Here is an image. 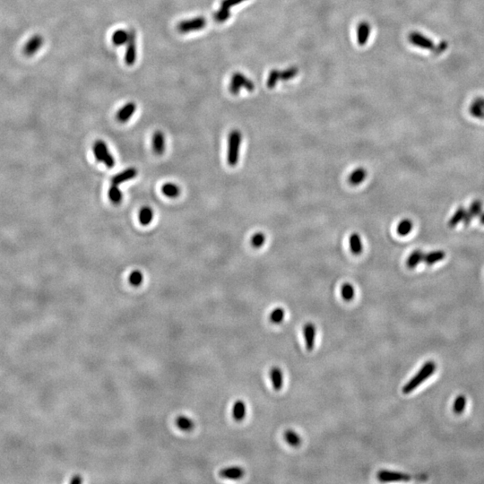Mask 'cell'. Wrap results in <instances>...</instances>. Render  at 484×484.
I'll return each instance as SVG.
<instances>
[{
    "label": "cell",
    "mask_w": 484,
    "mask_h": 484,
    "mask_svg": "<svg viewBox=\"0 0 484 484\" xmlns=\"http://www.w3.org/2000/svg\"><path fill=\"white\" fill-rule=\"evenodd\" d=\"M436 370V364L433 361H428L421 368L415 375L409 380L403 387V394H408L413 390L416 389L419 386L423 384Z\"/></svg>",
    "instance_id": "obj_1"
},
{
    "label": "cell",
    "mask_w": 484,
    "mask_h": 484,
    "mask_svg": "<svg viewBox=\"0 0 484 484\" xmlns=\"http://www.w3.org/2000/svg\"><path fill=\"white\" fill-rule=\"evenodd\" d=\"M408 39L409 42L414 46L421 48L423 49L430 50L432 52L437 53V54L443 52L444 50H446V47H447L446 43L436 44L432 41V39L429 38L427 36L423 35V34H421L419 32H412L411 34H409Z\"/></svg>",
    "instance_id": "obj_2"
},
{
    "label": "cell",
    "mask_w": 484,
    "mask_h": 484,
    "mask_svg": "<svg viewBox=\"0 0 484 484\" xmlns=\"http://www.w3.org/2000/svg\"><path fill=\"white\" fill-rule=\"evenodd\" d=\"M242 143V135L237 129L233 130L228 138V152H227V161L230 166L237 165L240 158V150Z\"/></svg>",
    "instance_id": "obj_3"
},
{
    "label": "cell",
    "mask_w": 484,
    "mask_h": 484,
    "mask_svg": "<svg viewBox=\"0 0 484 484\" xmlns=\"http://www.w3.org/2000/svg\"><path fill=\"white\" fill-rule=\"evenodd\" d=\"M94 154L95 159L100 162H103L108 168H112L115 165L114 157L109 152L106 143L102 140H98L94 145Z\"/></svg>",
    "instance_id": "obj_4"
},
{
    "label": "cell",
    "mask_w": 484,
    "mask_h": 484,
    "mask_svg": "<svg viewBox=\"0 0 484 484\" xmlns=\"http://www.w3.org/2000/svg\"><path fill=\"white\" fill-rule=\"evenodd\" d=\"M242 88H245L248 92H253L255 86L251 80H249L243 74L235 73L232 77L230 84V92L233 95H238Z\"/></svg>",
    "instance_id": "obj_5"
},
{
    "label": "cell",
    "mask_w": 484,
    "mask_h": 484,
    "mask_svg": "<svg viewBox=\"0 0 484 484\" xmlns=\"http://www.w3.org/2000/svg\"><path fill=\"white\" fill-rule=\"evenodd\" d=\"M207 21L203 16L195 17L193 19L184 20L181 21L180 24L177 25V30L181 34H189L194 31H199L201 29L204 28L206 25Z\"/></svg>",
    "instance_id": "obj_6"
},
{
    "label": "cell",
    "mask_w": 484,
    "mask_h": 484,
    "mask_svg": "<svg viewBox=\"0 0 484 484\" xmlns=\"http://www.w3.org/2000/svg\"><path fill=\"white\" fill-rule=\"evenodd\" d=\"M137 60V34L134 30L129 31V38L127 43L125 53V63L128 66H133Z\"/></svg>",
    "instance_id": "obj_7"
},
{
    "label": "cell",
    "mask_w": 484,
    "mask_h": 484,
    "mask_svg": "<svg viewBox=\"0 0 484 484\" xmlns=\"http://www.w3.org/2000/svg\"><path fill=\"white\" fill-rule=\"evenodd\" d=\"M44 39L42 35L36 34L31 37L23 48V53L26 57H33L43 47Z\"/></svg>",
    "instance_id": "obj_8"
},
{
    "label": "cell",
    "mask_w": 484,
    "mask_h": 484,
    "mask_svg": "<svg viewBox=\"0 0 484 484\" xmlns=\"http://www.w3.org/2000/svg\"><path fill=\"white\" fill-rule=\"evenodd\" d=\"M378 479L381 483H390V482H402L409 481L411 477L408 475H404L397 472H390V471H380L377 475Z\"/></svg>",
    "instance_id": "obj_9"
},
{
    "label": "cell",
    "mask_w": 484,
    "mask_h": 484,
    "mask_svg": "<svg viewBox=\"0 0 484 484\" xmlns=\"http://www.w3.org/2000/svg\"><path fill=\"white\" fill-rule=\"evenodd\" d=\"M316 327L313 323H307L303 327V337L305 340V345L308 351H312L315 346L316 340Z\"/></svg>",
    "instance_id": "obj_10"
},
{
    "label": "cell",
    "mask_w": 484,
    "mask_h": 484,
    "mask_svg": "<svg viewBox=\"0 0 484 484\" xmlns=\"http://www.w3.org/2000/svg\"><path fill=\"white\" fill-rule=\"evenodd\" d=\"M137 110V105L133 101L128 102L124 105L121 109L116 114V119L120 123L128 122L130 118L135 114Z\"/></svg>",
    "instance_id": "obj_11"
},
{
    "label": "cell",
    "mask_w": 484,
    "mask_h": 484,
    "mask_svg": "<svg viewBox=\"0 0 484 484\" xmlns=\"http://www.w3.org/2000/svg\"><path fill=\"white\" fill-rule=\"evenodd\" d=\"M138 176V170L136 168H128L125 171L119 172L111 179V183L114 185H119L125 181H130Z\"/></svg>",
    "instance_id": "obj_12"
},
{
    "label": "cell",
    "mask_w": 484,
    "mask_h": 484,
    "mask_svg": "<svg viewBox=\"0 0 484 484\" xmlns=\"http://www.w3.org/2000/svg\"><path fill=\"white\" fill-rule=\"evenodd\" d=\"M244 475H245V471L240 466H230V467L223 468L220 472L221 477L225 479H242Z\"/></svg>",
    "instance_id": "obj_13"
},
{
    "label": "cell",
    "mask_w": 484,
    "mask_h": 484,
    "mask_svg": "<svg viewBox=\"0 0 484 484\" xmlns=\"http://www.w3.org/2000/svg\"><path fill=\"white\" fill-rule=\"evenodd\" d=\"M152 150L157 155H161L165 151V138L161 131H156L152 135Z\"/></svg>",
    "instance_id": "obj_14"
},
{
    "label": "cell",
    "mask_w": 484,
    "mask_h": 484,
    "mask_svg": "<svg viewBox=\"0 0 484 484\" xmlns=\"http://www.w3.org/2000/svg\"><path fill=\"white\" fill-rule=\"evenodd\" d=\"M269 377H270L271 382H272L274 389L276 390V391L282 389V387L284 386V375H283V372H282L280 368L273 367L271 369Z\"/></svg>",
    "instance_id": "obj_15"
},
{
    "label": "cell",
    "mask_w": 484,
    "mask_h": 484,
    "mask_svg": "<svg viewBox=\"0 0 484 484\" xmlns=\"http://www.w3.org/2000/svg\"><path fill=\"white\" fill-rule=\"evenodd\" d=\"M469 111L476 119H484V98L475 99L471 104Z\"/></svg>",
    "instance_id": "obj_16"
},
{
    "label": "cell",
    "mask_w": 484,
    "mask_h": 484,
    "mask_svg": "<svg viewBox=\"0 0 484 484\" xmlns=\"http://www.w3.org/2000/svg\"><path fill=\"white\" fill-rule=\"evenodd\" d=\"M367 178V171L362 167H359L351 172L348 181L351 186L361 185L363 181H365Z\"/></svg>",
    "instance_id": "obj_17"
},
{
    "label": "cell",
    "mask_w": 484,
    "mask_h": 484,
    "mask_svg": "<svg viewBox=\"0 0 484 484\" xmlns=\"http://www.w3.org/2000/svg\"><path fill=\"white\" fill-rule=\"evenodd\" d=\"M482 207H483V204L479 200H476L473 204H471L469 209L466 210V215H465V218L464 220L465 225H468L472 222L473 219L476 217L477 215L481 214Z\"/></svg>",
    "instance_id": "obj_18"
},
{
    "label": "cell",
    "mask_w": 484,
    "mask_h": 484,
    "mask_svg": "<svg viewBox=\"0 0 484 484\" xmlns=\"http://www.w3.org/2000/svg\"><path fill=\"white\" fill-rule=\"evenodd\" d=\"M349 244L352 254L359 256L363 251V243L361 241V236L358 233L351 234L349 239Z\"/></svg>",
    "instance_id": "obj_19"
},
{
    "label": "cell",
    "mask_w": 484,
    "mask_h": 484,
    "mask_svg": "<svg viewBox=\"0 0 484 484\" xmlns=\"http://www.w3.org/2000/svg\"><path fill=\"white\" fill-rule=\"evenodd\" d=\"M445 257H446V253L442 250L429 252L427 254H424L423 262L427 266H432L434 264H437V262L441 261Z\"/></svg>",
    "instance_id": "obj_20"
},
{
    "label": "cell",
    "mask_w": 484,
    "mask_h": 484,
    "mask_svg": "<svg viewBox=\"0 0 484 484\" xmlns=\"http://www.w3.org/2000/svg\"><path fill=\"white\" fill-rule=\"evenodd\" d=\"M247 413V407L245 403L242 400L236 401L233 406V417L237 422H242L244 420Z\"/></svg>",
    "instance_id": "obj_21"
},
{
    "label": "cell",
    "mask_w": 484,
    "mask_h": 484,
    "mask_svg": "<svg viewBox=\"0 0 484 484\" xmlns=\"http://www.w3.org/2000/svg\"><path fill=\"white\" fill-rule=\"evenodd\" d=\"M370 24L367 22H362L358 27V43L360 45H365L368 39L370 37Z\"/></svg>",
    "instance_id": "obj_22"
},
{
    "label": "cell",
    "mask_w": 484,
    "mask_h": 484,
    "mask_svg": "<svg viewBox=\"0 0 484 484\" xmlns=\"http://www.w3.org/2000/svg\"><path fill=\"white\" fill-rule=\"evenodd\" d=\"M176 424L178 428L183 432H190L195 427V423L191 418L181 415L176 419Z\"/></svg>",
    "instance_id": "obj_23"
},
{
    "label": "cell",
    "mask_w": 484,
    "mask_h": 484,
    "mask_svg": "<svg viewBox=\"0 0 484 484\" xmlns=\"http://www.w3.org/2000/svg\"><path fill=\"white\" fill-rule=\"evenodd\" d=\"M128 38H129V31H126L123 29H119L112 34V43L115 46H121L124 44H127Z\"/></svg>",
    "instance_id": "obj_24"
},
{
    "label": "cell",
    "mask_w": 484,
    "mask_h": 484,
    "mask_svg": "<svg viewBox=\"0 0 484 484\" xmlns=\"http://www.w3.org/2000/svg\"><path fill=\"white\" fill-rule=\"evenodd\" d=\"M423 256H424V253L422 250H419V249L414 250L408 256L407 261H406V266L410 269L415 268L420 263L423 261Z\"/></svg>",
    "instance_id": "obj_25"
},
{
    "label": "cell",
    "mask_w": 484,
    "mask_h": 484,
    "mask_svg": "<svg viewBox=\"0 0 484 484\" xmlns=\"http://www.w3.org/2000/svg\"><path fill=\"white\" fill-rule=\"evenodd\" d=\"M161 192L163 193V195L170 198H175L181 194V189L179 188V186L173 183H166L162 186Z\"/></svg>",
    "instance_id": "obj_26"
},
{
    "label": "cell",
    "mask_w": 484,
    "mask_h": 484,
    "mask_svg": "<svg viewBox=\"0 0 484 484\" xmlns=\"http://www.w3.org/2000/svg\"><path fill=\"white\" fill-rule=\"evenodd\" d=\"M108 195H109V200L115 204H120L123 199V194H122L121 190H119V185L112 184L110 186L109 192H108Z\"/></svg>",
    "instance_id": "obj_27"
},
{
    "label": "cell",
    "mask_w": 484,
    "mask_h": 484,
    "mask_svg": "<svg viewBox=\"0 0 484 484\" xmlns=\"http://www.w3.org/2000/svg\"><path fill=\"white\" fill-rule=\"evenodd\" d=\"M465 215H466V210L464 207H459L449 220V222L447 223L448 226L450 228H455L457 224H459L461 222H464Z\"/></svg>",
    "instance_id": "obj_28"
},
{
    "label": "cell",
    "mask_w": 484,
    "mask_h": 484,
    "mask_svg": "<svg viewBox=\"0 0 484 484\" xmlns=\"http://www.w3.org/2000/svg\"><path fill=\"white\" fill-rule=\"evenodd\" d=\"M138 218H139V222L142 225H148L151 223L152 218H153V211L148 206L143 207L139 212Z\"/></svg>",
    "instance_id": "obj_29"
},
{
    "label": "cell",
    "mask_w": 484,
    "mask_h": 484,
    "mask_svg": "<svg viewBox=\"0 0 484 484\" xmlns=\"http://www.w3.org/2000/svg\"><path fill=\"white\" fill-rule=\"evenodd\" d=\"M285 439L290 446L293 447L299 446L301 443V438L299 437V434L292 430H287L285 432Z\"/></svg>",
    "instance_id": "obj_30"
},
{
    "label": "cell",
    "mask_w": 484,
    "mask_h": 484,
    "mask_svg": "<svg viewBox=\"0 0 484 484\" xmlns=\"http://www.w3.org/2000/svg\"><path fill=\"white\" fill-rule=\"evenodd\" d=\"M413 228V224L412 221L409 219H404L398 223L396 232L400 236H407L412 232Z\"/></svg>",
    "instance_id": "obj_31"
},
{
    "label": "cell",
    "mask_w": 484,
    "mask_h": 484,
    "mask_svg": "<svg viewBox=\"0 0 484 484\" xmlns=\"http://www.w3.org/2000/svg\"><path fill=\"white\" fill-rule=\"evenodd\" d=\"M341 295L343 300L345 301H351L354 298L355 295V290L354 287L350 284H344L341 287Z\"/></svg>",
    "instance_id": "obj_32"
},
{
    "label": "cell",
    "mask_w": 484,
    "mask_h": 484,
    "mask_svg": "<svg viewBox=\"0 0 484 484\" xmlns=\"http://www.w3.org/2000/svg\"><path fill=\"white\" fill-rule=\"evenodd\" d=\"M285 317V310L282 308H276L273 309L269 316V320L273 324H280L284 321Z\"/></svg>",
    "instance_id": "obj_33"
},
{
    "label": "cell",
    "mask_w": 484,
    "mask_h": 484,
    "mask_svg": "<svg viewBox=\"0 0 484 484\" xmlns=\"http://www.w3.org/2000/svg\"><path fill=\"white\" fill-rule=\"evenodd\" d=\"M466 406V399L465 395H458L456 397L454 404H453V411L456 414H461L465 411Z\"/></svg>",
    "instance_id": "obj_34"
},
{
    "label": "cell",
    "mask_w": 484,
    "mask_h": 484,
    "mask_svg": "<svg viewBox=\"0 0 484 484\" xmlns=\"http://www.w3.org/2000/svg\"><path fill=\"white\" fill-rule=\"evenodd\" d=\"M231 16V12H230V8H227V7H224V6H222L218 11H216V13L214 14V19L216 22L218 23H223L225 21L230 18Z\"/></svg>",
    "instance_id": "obj_35"
},
{
    "label": "cell",
    "mask_w": 484,
    "mask_h": 484,
    "mask_svg": "<svg viewBox=\"0 0 484 484\" xmlns=\"http://www.w3.org/2000/svg\"><path fill=\"white\" fill-rule=\"evenodd\" d=\"M266 243V235L263 233H256L252 236L251 245L255 248H260Z\"/></svg>",
    "instance_id": "obj_36"
},
{
    "label": "cell",
    "mask_w": 484,
    "mask_h": 484,
    "mask_svg": "<svg viewBox=\"0 0 484 484\" xmlns=\"http://www.w3.org/2000/svg\"><path fill=\"white\" fill-rule=\"evenodd\" d=\"M128 280H129L130 285H133L135 287H138V286H140V285H142L143 280H144V276H143V274L140 271H133L130 274Z\"/></svg>",
    "instance_id": "obj_37"
},
{
    "label": "cell",
    "mask_w": 484,
    "mask_h": 484,
    "mask_svg": "<svg viewBox=\"0 0 484 484\" xmlns=\"http://www.w3.org/2000/svg\"><path fill=\"white\" fill-rule=\"evenodd\" d=\"M280 73V71L276 70V69L270 72L268 78H267V82H266V86L268 88H274L277 85V82L281 79Z\"/></svg>",
    "instance_id": "obj_38"
},
{
    "label": "cell",
    "mask_w": 484,
    "mask_h": 484,
    "mask_svg": "<svg viewBox=\"0 0 484 484\" xmlns=\"http://www.w3.org/2000/svg\"><path fill=\"white\" fill-rule=\"evenodd\" d=\"M298 73H299V69L297 67H290L285 71L281 72L280 78L284 81L290 80L295 77Z\"/></svg>",
    "instance_id": "obj_39"
},
{
    "label": "cell",
    "mask_w": 484,
    "mask_h": 484,
    "mask_svg": "<svg viewBox=\"0 0 484 484\" xmlns=\"http://www.w3.org/2000/svg\"><path fill=\"white\" fill-rule=\"evenodd\" d=\"M243 1H245V0H223L222 1V6L227 7V8H231L232 6L238 5V4L242 3Z\"/></svg>",
    "instance_id": "obj_40"
},
{
    "label": "cell",
    "mask_w": 484,
    "mask_h": 484,
    "mask_svg": "<svg viewBox=\"0 0 484 484\" xmlns=\"http://www.w3.org/2000/svg\"><path fill=\"white\" fill-rule=\"evenodd\" d=\"M83 482V479L81 478L80 476L76 475V476H74L73 479L71 480V484H81Z\"/></svg>",
    "instance_id": "obj_41"
},
{
    "label": "cell",
    "mask_w": 484,
    "mask_h": 484,
    "mask_svg": "<svg viewBox=\"0 0 484 484\" xmlns=\"http://www.w3.org/2000/svg\"><path fill=\"white\" fill-rule=\"evenodd\" d=\"M480 222H481V223H482V224H484V214H481V217H480Z\"/></svg>",
    "instance_id": "obj_42"
}]
</instances>
